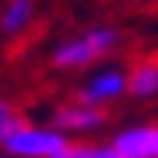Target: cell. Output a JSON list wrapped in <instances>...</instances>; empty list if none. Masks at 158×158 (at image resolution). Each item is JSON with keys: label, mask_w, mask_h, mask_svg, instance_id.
<instances>
[{"label": "cell", "mask_w": 158, "mask_h": 158, "mask_svg": "<svg viewBox=\"0 0 158 158\" xmlns=\"http://www.w3.org/2000/svg\"><path fill=\"white\" fill-rule=\"evenodd\" d=\"M121 158H158V125H131L111 138Z\"/></svg>", "instance_id": "cell-5"}, {"label": "cell", "mask_w": 158, "mask_h": 158, "mask_svg": "<svg viewBox=\"0 0 158 158\" xmlns=\"http://www.w3.org/2000/svg\"><path fill=\"white\" fill-rule=\"evenodd\" d=\"M61 158H121V155L114 152L111 141L108 145L104 141H71Z\"/></svg>", "instance_id": "cell-8"}, {"label": "cell", "mask_w": 158, "mask_h": 158, "mask_svg": "<svg viewBox=\"0 0 158 158\" xmlns=\"http://www.w3.org/2000/svg\"><path fill=\"white\" fill-rule=\"evenodd\" d=\"M71 145V138L61 135L54 125H34V121H24L17 128L0 152H7L10 158H61Z\"/></svg>", "instance_id": "cell-2"}, {"label": "cell", "mask_w": 158, "mask_h": 158, "mask_svg": "<svg viewBox=\"0 0 158 158\" xmlns=\"http://www.w3.org/2000/svg\"><path fill=\"white\" fill-rule=\"evenodd\" d=\"M125 94H128V71H121V67H104V71L91 74L77 88L74 101L91 104V108H108V104L121 101Z\"/></svg>", "instance_id": "cell-3"}, {"label": "cell", "mask_w": 158, "mask_h": 158, "mask_svg": "<svg viewBox=\"0 0 158 158\" xmlns=\"http://www.w3.org/2000/svg\"><path fill=\"white\" fill-rule=\"evenodd\" d=\"M51 125L57 128L61 135L67 138H77V135H91L98 128L108 125V111L104 108H91V104H81V101H64L54 108V118H51Z\"/></svg>", "instance_id": "cell-4"}, {"label": "cell", "mask_w": 158, "mask_h": 158, "mask_svg": "<svg viewBox=\"0 0 158 158\" xmlns=\"http://www.w3.org/2000/svg\"><path fill=\"white\" fill-rule=\"evenodd\" d=\"M128 94L131 98H155L158 94V57H141L128 71Z\"/></svg>", "instance_id": "cell-7"}, {"label": "cell", "mask_w": 158, "mask_h": 158, "mask_svg": "<svg viewBox=\"0 0 158 158\" xmlns=\"http://www.w3.org/2000/svg\"><path fill=\"white\" fill-rule=\"evenodd\" d=\"M37 17V0H7L0 10V34L3 37H20Z\"/></svg>", "instance_id": "cell-6"}, {"label": "cell", "mask_w": 158, "mask_h": 158, "mask_svg": "<svg viewBox=\"0 0 158 158\" xmlns=\"http://www.w3.org/2000/svg\"><path fill=\"white\" fill-rule=\"evenodd\" d=\"M0 158H10V155H7V152H0Z\"/></svg>", "instance_id": "cell-10"}, {"label": "cell", "mask_w": 158, "mask_h": 158, "mask_svg": "<svg viewBox=\"0 0 158 158\" xmlns=\"http://www.w3.org/2000/svg\"><path fill=\"white\" fill-rule=\"evenodd\" d=\"M20 125H24V114L17 111V104L7 101V98H0V148H3V141H7Z\"/></svg>", "instance_id": "cell-9"}, {"label": "cell", "mask_w": 158, "mask_h": 158, "mask_svg": "<svg viewBox=\"0 0 158 158\" xmlns=\"http://www.w3.org/2000/svg\"><path fill=\"white\" fill-rule=\"evenodd\" d=\"M118 47V31L114 27H91L84 34H74L61 40L51 54V64L57 71H81V67H91V64L104 61L108 54H114Z\"/></svg>", "instance_id": "cell-1"}]
</instances>
